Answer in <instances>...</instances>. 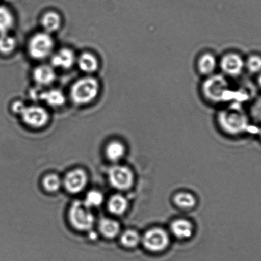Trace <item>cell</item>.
<instances>
[{"mask_svg": "<svg viewBox=\"0 0 261 261\" xmlns=\"http://www.w3.org/2000/svg\"><path fill=\"white\" fill-rule=\"evenodd\" d=\"M195 67L198 74L203 78L214 75L219 70V57L211 50H205L197 56Z\"/></svg>", "mask_w": 261, "mask_h": 261, "instance_id": "52a82bcc", "label": "cell"}, {"mask_svg": "<svg viewBox=\"0 0 261 261\" xmlns=\"http://www.w3.org/2000/svg\"><path fill=\"white\" fill-rule=\"evenodd\" d=\"M20 115L27 125L37 128L46 125L49 118L47 111L39 106H26Z\"/></svg>", "mask_w": 261, "mask_h": 261, "instance_id": "30bf717a", "label": "cell"}, {"mask_svg": "<svg viewBox=\"0 0 261 261\" xmlns=\"http://www.w3.org/2000/svg\"><path fill=\"white\" fill-rule=\"evenodd\" d=\"M144 247L150 252H159L168 247L169 238L163 229L154 228L149 230L143 238Z\"/></svg>", "mask_w": 261, "mask_h": 261, "instance_id": "9c48e42d", "label": "cell"}, {"mask_svg": "<svg viewBox=\"0 0 261 261\" xmlns=\"http://www.w3.org/2000/svg\"><path fill=\"white\" fill-rule=\"evenodd\" d=\"M99 92V84L96 79L85 77L80 79L71 88L70 96L73 102L85 105L92 102Z\"/></svg>", "mask_w": 261, "mask_h": 261, "instance_id": "3957f363", "label": "cell"}, {"mask_svg": "<svg viewBox=\"0 0 261 261\" xmlns=\"http://www.w3.org/2000/svg\"><path fill=\"white\" fill-rule=\"evenodd\" d=\"M33 75L35 82L41 86L49 85L56 79L54 69L50 66L46 65L37 67L34 70Z\"/></svg>", "mask_w": 261, "mask_h": 261, "instance_id": "4fadbf2b", "label": "cell"}, {"mask_svg": "<svg viewBox=\"0 0 261 261\" xmlns=\"http://www.w3.org/2000/svg\"><path fill=\"white\" fill-rule=\"evenodd\" d=\"M109 179L111 186L116 189L125 191L130 189L134 183V174L128 167L115 166L109 171Z\"/></svg>", "mask_w": 261, "mask_h": 261, "instance_id": "ba28073f", "label": "cell"}, {"mask_svg": "<svg viewBox=\"0 0 261 261\" xmlns=\"http://www.w3.org/2000/svg\"><path fill=\"white\" fill-rule=\"evenodd\" d=\"M39 99L53 108L60 107L65 103L64 94L58 90H50L40 92Z\"/></svg>", "mask_w": 261, "mask_h": 261, "instance_id": "9a60e30c", "label": "cell"}, {"mask_svg": "<svg viewBox=\"0 0 261 261\" xmlns=\"http://www.w3.org/2000/svg\"><path fill=\"white\" fill-rule=\"evenodd\" d=\"M125 151V147L118 141L111 142L108 144L106 151L108 158L114 162L118 161L122 158Z\"/></svg>", "mask_w": 261, "mask_h": 261, "instance_id": "7402d4cb", "label": "cell"}, {"mask_svg": "<svg viewBox=\"0 0 261 261\" xmlns=\"http://www.w3.org/2000/svg\"><path fill=\"white\" fill-rule=\"evenodd\" d=\"M174 201L177 206L184 209H191L196 203V200L193 195L187 192H181L174 197Z\"/></svg>", "mask_w": 261, "mask_h": 261, "instance_id": "603a6c76", "label": "cell"}, {"mask_svg": "<svg viewBox=\"0 0 261 261\" xmlns=\"http://www.w3.org/2000/svg\"><path fill=\"white\" fill-rule=\"evenodd\" d=\"M220 109L217 115L220 128L230 135H240L249 128V119L241 105L237 102L228 103Z\"/></svg>", "mask_w": 261, "mask_h": 261, "instance_id": "7a4b0ae2", "label": "cell"}, {"mask_svg": "<svg viewBox=\"0 0 261 261\" xmlns=\"http://www.w3.org/2000/svg\"><path fill=\"white\" fill-rule=\"evenodd\" d=\"M245 71L251 75H258L261 73V55L252 53L245 58Z\"/></svg>", "mask_w": 261, "mask_h": 261, "instance_id": "ffe728a7", "label": "cell"}, {"mask_svg": "<svg viewBox=\"0 0 261 261\" xmlns=\"http://www.w3.org/2000/svg\"><path fill=\"white\" fill-rule=\"evenodd\" d=\"M77 64L81 70L86 73L95 72L98 69V62L95 55L90 53H83L79 57Z\"/></svg>", "mask_w": 261, "mask_h": 261, "instance_id": "2e32d148", "label": "cell"}, {"mask_svg": "<svg viewBox=\"0 0 261 261\" xmlns=\"http://www.w3.org/2000/svg\"><path fill=\"white\" fill-rule=\"evenodd\" d=\"M108 208L113 214L122 215L128 208L127 200L120 194H116L111 197L109 201Z\"/></svg>", "mask_w": 261, "mask_h": 261, "instance_id": "ac0fdd59", "label": "cell"}, {"mask_svg": "<svg viewBox=\"0 0 261 261\" xmlns=\"http://www.w3.org/2000/svg\"><path fill=\"white\" fill-rule=\"evenodd\" d=\"M88 177L85 171L76 169L68 172L64 179L66 189L70 193H79L83 191L87 184Z\"/></svg>", "mask_w": 261, "mask_h": 261, "instance_id": "8fae6325", "label": "cell"}, {"mask_svg": "<svg viewBox=\"0 0 261 261\" xmlns=\"http://www.w3.org/2000/svg\"><path fill=\"white\" fill-rule=\"evenodd\" d=\"M41 24L45 32L49 34L59 30L62 24V19L57 12H48L42 17Z\"/></svg>", "mask_w": 261, "mask_h": 261, "instance_id": "e0dca14e", "label": "cell"}, {"mask_svg": "<svg viewBox=\"0 0 261 261\" xmlns=\"http://www.w3.org/2000/svg\"><path fill=\"white\" fill-rule=\"evenodd\" d=\"M219 70L230 80L240 77L245 71V58L237 50H227L219 58Z\"/></svg>", "mask_w": 261, "mask_h": 261, "instance_id": "277c9868", "label": "cell"}, {"mask_svg": "<svg viewBox=\"0 0 261 261\" xmlns=\"http://www.w3.org/2000/svg\"><path fill=\"white\" fill-rule=\"evenodd\" d=\"M75 62V56L72 50L63 48L53 56L51 63L55 67L68 69Z\"/></svg>", "mask_w": 261, "mask_h": 261, "instance_id": "7c38bea8", "label": "cell"}, {"mask_svg": "<svg viewBox=\"0 0 261 261\" xmlns=\"http://www.w3.org/2000/svg\"><path fill=\"white\" fill-rule=\"evenodd\" d=\"M26 106H25L24 103L21 102V101H16V102H15L13 105H12V110L14 113L19 114L20 115Z\"/></svg>", "mask_w": 261, "mask_h": 261, "instance_id": "83f0119b", "label": "cell"}, {"mask_svg": "<svg viewBox=\"0 0 261 261\" xmlns=\"http://www.w3.org/2000/svg\"><path fill=\"white\" fill-rule=\"evenodd\" d=\"M257 83L258 87L261 90V73L257 75Z\"/></svg>", "mask_w": 261, "mask_h": 261, "instance_id": "f1b7e54d", "label": "cell"}, {"mask_svg": "<svg viewBox=\"0 0 261 261\" xmlns=\"http://www.w3.org/2000/svg\"><path fill=\"white\" fill-rule=\"evenodd\" d=\"M259 136H260V138H261V128H260V132H259Z\"/></svg>", "mask_w": 261, "mask_h": 261, "instance_id": "f546056e", "label": "cell"}, {"mask_svg": "<svg viewBox=\"0 0 261 261\" xmlns=\"http://www.w3.org/2000/svg\"><path fill=\"white\" fill-rule=\"evenodd\" d=\"M103 201V195L100 192L92 191L86 195L85 202L86 206L91 207L99 206Z\"/></svg>", "mask_w": 261, "mask_h": 261, "instance_id": "4316f807", "label": "cell"}, {"mask_svg": "<svg viewBox=\"0 0 261 261\" xmlns=\"http://www.w3.org/2000/svg\"><path fill=\"white\" fill-rule=\"evenodd\" d=\"M141 238L138 232L133 230H126L121 237V243L125 247H136L140 242Z\"/></svg>", "mask_w": 261, "mask_h": 261, "instance_id": "d4e9b609", "label": "cell"}, {"mask_svg": "<svg viewBox=\"0 0 261 261\" xmlns=\"http://www.w3.org/2000/svg\"><path fill=\"white\" fill-rule=\"evenodd\" d=\"M68 217L72 226L81 231L92 229L95 222V218L90 207L86 206L84 202H73L68 212Z\"/></svg>", "mask_w": 261, "mask_h": 261, "instance_id": "5b68a950", "label": "cell"}, {"mask_svg": "<svg viewBox=\"0 0 261 261\" xmlns=\"http://www.w3.org/2000/svg\"><path fill=\"white\" fill-rule=\"evenodd\" d=\"M13 15L7 7L0 6V34H6L13 27Z\"/></svg>", "mask_w": 261, "mask_h": 261, "instance_id": "44dd1931", "label": "cell"}, {"mask_svg": "<svg viewBox=\"0 0 261 261\" xmlns=\"http://www.w3.org/2000/svg\"><path fill=\"white\" fill-rule=\"evenodd\" d=\"M199 92L205 102L212 106H222L232 103L237 93L230 79L218 72L203 78Z\"/></svg>", "mask_w": 261, "mask_h": 261, "instance_id": "6da1fadb", "label": "cell"}, {"mask_svg": "<svg viewBox=\"0 0 261 261\" xmlns=\"http://www.w3.org/2000/svg\"><path fill=\"white\" fill-rule=\"evenodd\" d=\"M16 41L14 37L6 34H0V53L9 55L15 49Z\"/></svg>", "mask_w": 261, "mask_h": 261, "instance_id": "cb8c5ba5", "label": "cell"}, {"mask_svg": "<svg viewBox=\"0 0 261 261\" xmlns=\"http://www.w3.org/2000/svg\"><path fill=\"white\" fill-rule=\"evenodd\" d=\"M101 233L106 238H113L120 232V225L115 220L103 219L99 223Z\"/></svg>", "mask_w": 261, "mask_h": 261, "instance_id": "d6986e66", "label": "cell"}, {"mask_svg": "<svg viewBox=\"0 0 261 261\" xmlns=\"http://www.w3.org/2000/svg\"><path fill=\"white\" fill-rule=\"evenodd\" d=\"M62 181L59 176L56 174H49L45 176L43 180V186L45 190L49 192H56L60 188Z\"/></svg>", "mask_w": 261, "mask_h": 261, "instance_id": "484cf974", "label": "cell"}, {"mask_svg": "<svg viewBox=\"0 0 261 261\" xmlns=\"http://www.w3.org/2000/svg\"><path fill=\"white\" fill-rule=\"evenodd\" d=\"M171 229L172 234L179 239L189 238L194 230L191 223L184 219L176 220L172 222Z\"/></svg>", "mask_w": 261, "mask_h": 261, "instance_id": "5bb4252c", "label": "cell"}, {"mask_svg": "<svg viewBox=\"0 0 261 261\" xmlns=\"http://www.w3.org/2000/svg\"><path fill=\"white\" fill-rule=\"evenodd\" d=\"M54 48V40L47 32L38 33L32 37L29 44V52L34 59L42 60L50 55Z\"/></svg>", "mask_w": 261, "mask_h": 261, "instance_id": "8992f818", "label": "cell"}]
</instances>
